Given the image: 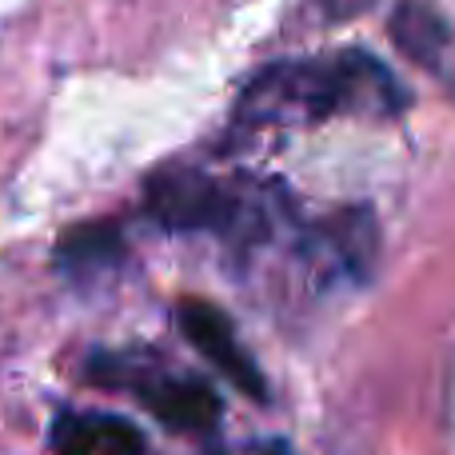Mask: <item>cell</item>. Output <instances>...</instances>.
Segmentation results:
<instances>
[{"label": "cell", "mask_w": 455, "mask_h": 455, "mask_svg": "<svg viewBox=\"0 0 455 455\" xmlns=\"http://www.w3.org/2000/svg\"><path fill=\"white\" fill-rule=\"evenodd\" d=\"M408 104L403 84L384 60L360 48L307 60H275L243 84L235 100L240 128L320 124L328 116H395Z\"/></svg>", "instance_id": "6da1fadb"}, {"label": "cell", "mask_w": 455, "mask_h": 455, "mask_svg": "<svg viewBox=\"0 0 455 455\" xmlns=\"http://www.w3.org/2000/svg\"><path fill=\"white\" fill-rule=\"evenodd\" d=\"M144 216L176 235L208 232L232 243H256L280 224L283 196L280 188H251L188 164H168L144 184Z\"/></svg>", "instance_id": "7a4b0ae2"}, {"label": "cell", "mask_w": 455, "mask_h": 455, "mask_svg": "<svg viewBox=\"0 0 455 455\" xmlns=\"http://www.w3.org/2000/svg\"><path fill=\"white\" fill-rule=\"evenodd\" d=\"M88 379L108 392H128L136 403L152 411L168 432L208 435L224 416V403L212 384L196 376L172 371L164 360L144 352H92L88 355Z\"/></svg>", "instance_id": "3957f363"}, {"label": "cell", "mask_w": 455, "mask_h": 455, "mask_svg": "<svg viewBox=\"0 0 455 455\" xmlns=\"http://www.w3.org/2000/svg\"><path fill=\"white\" fill-rule=\"evenodd\" d=\"M176 328L188 336V344L196 347V352L204 355L216 371H220L228 384H235L243 395H248V400L267 403L264 371H259V363L248 355V347L240 344L235 323L224 315V307L188 296V299H180V304H176Z\"/></svg>", "instance_id": "277c9868"}, {"label": "cell", "mask_w": 455, "mask_h": 455, "mask_svg": "<svg viewBox=\"0 0 455 455\" xmlns=\"http://www.w3.org/2000/svg\"><path fill=\"white\" fill-rule=\"evenodd\" d=\"M48 448L52 455H148V440L124 416L64 408L48 427Z\"/></svg>", "instance_id": "5b68a950"}, {"label": "cell", "mask_w": 455, "mask_h": 455, "mask_svg": "<svg viewBox=\"0 0 455 455\" xmlns=\"http://www.w3.org/2000/svg\"><path fill=\"white\" fill-rule=\"evenodd\" d=\"M307 248L331 264L336 272H347L355 280H363L371 267V256H376V224H371V212H344L336 220L320 224L307 240Z\"/></svg>", "instance_id": "8992f818"}, {"label": "cell", "mask_w": 455, "mask_h": 455, "mask_svg": "<svg viewBox=\"0 0 455 455\" xmlns=\"http://www.w3.org/2000/svg\"><path fill=\"white\" fill-rule=\"evenodd\" d=\"M124 259V235L116 224H76L60 235L56 243V267L72 280H84V275H100L108 267H120Z\"/></svg>", "instance_id": "52a82bcc"}, {"label": "cell", "mask_w": 455, "mask_h": 455, "mask_svg": "<svg viewBox=\"0 0 455 455\" xmlns=\"http://www.w3.org/2000/svg\"><path fill=\"white\" fill-rule=\"evenodd\" d=\"M392 40L416 64H440L451 32H448V20L432 4H424V0H400V8L392 16Z\"/></svg>", "instance_id": "ba28073f"}, {"label": "cell", "mask_w": 455, "mask_h": 455, "mask_svg": "<svg viewBox=\"0 0 455 455\" xmlns=\"http://www.w3.org/2000/svg\"><path fill=\"white\" fill-rule=\"evenodd\" d=\"M267 455H288V451H283V448H280V443H275V448H267Z\"/></svg>", "instance_id": "9c48e42d"}]
</instances>
